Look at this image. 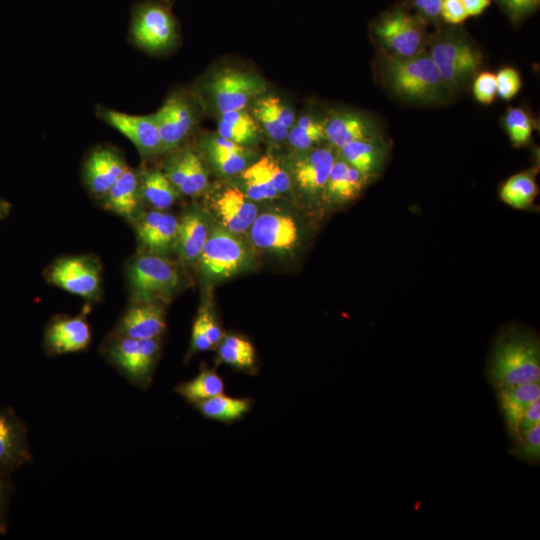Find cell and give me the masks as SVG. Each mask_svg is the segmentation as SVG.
<instances>
[{"label":"cell","mask_w":540,"mask_h":540,"mask_svg":"<svg viewBox=\"0 0 540 540\" xmlns=\"http://www.w3.org/2000/svg\"><path fill=\"white\" fill-rule=\"evenodd\" d=\"M50 281L75 295L93 297L100 286V269L91 258L66 257L57 260L49 271Z\"/></svg>","instance_id":"5bb4252c"},{"label":"cell","mask_w":540,"mask_h":540,"mask_svg":"<svg viewBox=\"0 0 540 540\" xmlns=\"http://www.w3.org/2000/svg\"><path fill=\"white\" fill-rule=\"evenodd\" d=\"M166 330L165 311L159 303H136L121 318L116 335L135 339L160 338Z\"/></svg>","instance_id":"ac0fdd59"},{"label":"cell","mask_w":540,"mask_h":540,"mask_svg":"<svg viewBox=\"0 0 540 540\" xmlns=\"http://www.w3.org/2000/svg\"><path fill=\"white\" fill-rule=\"evenodd\" d=\"M253 244L275 253L292 251L299 242V228L294 218L281 212L259 214L250 228Z\"/></svg>","instance_id":"7c38bea8"},{"label":"cell","mask_w":540,"mask_h":540,"mask_svg":"<svg viewBox=\"0 0 540 540\" xmlns=\"http://www.w3.org/2000/svg\"><path fill=\"white\" fill-rule=\"evenodd\" d=\"M198 260L204 276L217 281L230 278L246 269L250 263V253L236 234L214 224L209 228Z\"/></svg>","instance_id":"ba28073f"},{"label":"cell","mask_w":540,"mask_h":540,"mask_svg":"<svg viewBox=\"0 0 540 540\" xmlns=\"http://www.w3.org/2000/svg\"><path fill=\"white\" fill-rule=\"evenodd\" d=\"M127 167L116 150L101 147L88 156L84 165V179L92 193L104 196Z\"/></svg>","instance_id":"d6986e66"},{"label":"cell","mask_w":540,"mask_h":540,"mask_svg":"<svg viewBox=\"0 0 540 540\" xmlns=\"http://www.w3.org/2000/svg\"><path fill=\"white\" fill-rule=\"evenodd\" d=\"M512 455L528 464H537L540 459V424L515 441Z\"/></svg>","instance_id":"74e56055"},{"label":"cell","mask_w":540,"mask_h":540,"mask_svg":"<svg viewBox=\"0 0 540 540\" xmlns=\"http://www.w3.org/2000/svg\"><path fill=\"white\" fill-rule=\"evenodd\" d=\"M243 192L252 201L274 199L279 193L263 175L256 162L241 172Z\"/></svg>","instance_id":"8d00e7d4"},{"label":"cell","mask_w":540,"mask_h":540,"mask_svg":"<svg viewBox=\"0 0 540 540\" xmlns=\"http://www.w3.org/2000/svg\"><path fill=\"white\" fill-rule=\"evenodd\" d=\"M426 22L405 5L397 4L382 12L370 26L372 36L384 53L411 57L425 51Z\"/></svg>","instance_id":"277c9868"},{"label":"cell","mask_w":540,"mask_h":540,"mask_svg":"<svg viewBox=\"0 0 540 540\" xmlns=\"http://www.w3.org/2000/svg\"><path fill=\"white\" fill-rule=\"evenodd\" d=\"M380 71L385 86L408 102L439 103L451 94L426 50L411 57L382 52Z\"/></svg>","instance_id":"6da1fadb"},{"label":"cell","mask_w":540,"mask_h":540,"mask_svg":"<svg viewBox=\"0 0 540 540\" xmlns=\"http://www.w3.org/2000/svg\"><path fill=\"white\" fill-rule=\"evenodd\" d=\"M201 148L213 168L222 175H235L248 167V147L238 145L218 134L203 137Z\"/></svg>","instance_id":"44dd1931"},{"label":"cell","mask_w":540,"mask_h":540,"mask_svg":"<svg viewBox=\"0 0 540 540\" xmlns=\"http://www.w3.org/2000/svg\"><path fill=\"white\" fill-rule=\"evenodd\" d=\"M504 128L516 147L527 145L533 132V120L521 107H510L504 116Z\"/></svg>","instance_id":"d590c367"},{"label":"cell","mask_w":540,"mask_h":540,"mask_svg":"<svg viewBox=\"0 0 540 540\" xmlns=\"http://www.w3.org/2000/svg\"><path fill=\"white\" fill-rule=\"evenodd\" d=\"M253 116L267 135L276 142H282L287 138L295 121V113L291 107L272 95L256 99Z\"/></svg>","instance_id":"cb8c5ba5"},{"label":"cell","mask_w":540,"mask_h":540,"mask_svg":"<svg viewBox=\"0 0 540 540\" xmlns=\"http://www.w3.org/2000/svg\"><path fill=\"white\" fill-rule=\"evenodd\" d=\"M140 196L156 210L169 208L178 198L179 191L159 169L145 171L139 177Z\"/></svg>","instance_id":"1f68e13d"},{"label":"cell","mask_w":540,"mask_h":540,"mask_svg":"<svg viewBox=\"0 0 540 540\" xmlns=\"http://www.w3.org/2000/svg\"><path fill=\"white\" fill-rule=\"evenodd\" d=\"M253 404L251 397H232L222 393L191 406L208 420L231 425L242 420L251 411Z\"/></svg>","instance_id":"f1b7e54d"},{"label":"cell","mask_w":540,"mask_h":540,"mask_svg":"<svg viewBox=\"0 0 540 540\" xmlns=\"http://www.w3.org/2000/svg\"><path fill=\"white\" fill-rule=\"evenodd\" d=\"M129 33L140 49L156 54L176 43L178 24L166 2L145 0L133 7Z\"/></svg>","instance_id":"8992f818"},{"label":"cell","mask_w":540,"mask_h":540,"mask_svg":"<svg viewBox=\"0 0 540 540\" xmlns=\"http://www.w3.org/2000/svg\"><path fill=\"white\" fill-rule=\"evenodd\" d=\"M206 217L199 209L186 211L179 220L176 245L182 259L188 263L199 259L208 237Z\"/></svg>","instance_id":"484cf974"},{"label":"cell","mask_w":540,"mask_h":540,"mask_svg":"<svg viewBox=\"0 0 540 540\" xmlns=\"http://www.w3.org/2000/svg\"><path fill=\"white\" fill-rule=\"evenodd\" d=\"M266 87V82L257 75L226 69L209 81L207 93L220 114L245 109L265 92Z\"/></svg>","instance_id":"9c48e42d"},{"label":"cell","mask_w":540,"mask_h":540,"mask_svg":"<svg viewBox=\"0 0 540 540\" xmlns=\"http://www.w3.org/2000/svg\"><path fill=\"white\" fill-rule=\"evenodd\" d=\"M286 139L298 151L316 147L326 140L324 123L319 122L312 116L303 115L290 128Z\"/></svg>","instance_id":"836d02e7"},{"label":"cell","mask_w":540,"mask_h":540,"mask_svg":"<svg viewBox=\"0 0 540 540\" xmlns=\"http://www.w3.org/2000/svg\"><path fill=\"white\" fill-rule=\"evenodd\" d=\"M473 94L482 104L492 103L497 94L495 74L488 71L478 73L473 82Z\"/></svg>","instance_id":"7bdbcfd3"},{"label":"cell","mask_w":540,"mask_h":540,"mask_svg":"<svg viewBox=\"0 0 540 540\" xmlns=\"http://www.w3.org/2000/svg\"><path fill=\"white\" fill-rule=\"evenodd\" d=\"M429 43L427 52L451 93L462 88L480 69L482 53L463 29L451 25L440 30Z\"/></svg>","instance_id":"3957f363"},{"label":"cell","mask_w":540,"mask_h":540,"mask_svg":"<svg viewBox=\"0 0 540 540\" xmlns=\"http://www.w3.org/2000/svg\"><path fill=\"white\" fill-rule=\"evenodd\" d=\"M492 0H460L468 17L481 15L491 4Z\"/></svg>","instance_id":"681fc988"},{"label":"cell","mask_w":540,"mask_h":540,"mask_svg":"<svg viewBox=\"0 0 540 540\" xmlns=\"http://www.w3.org/2000/svg\"><path fill=\"white\" fill-rule=\"evenodd\" d=\"M99 117L134 144L142 157L161 154V141L153 114L132 115L106 107L98 109Z\"/></svg>","instance_id":"8fae6325"},{"label":"cell","mask_w":540,"mask_h":540,"mask_svg":"<svg viewBox=\"0 0 540 540\" xmlns=\"http://www.w3.org/2000/svg\"><path fill=\"white\" fill-rule=\"evenodd\" d=\"M537 424H540V398L533 401L525 410L519 421L517 436L514 441L522 437Z\"/></svg>","instance_id":"c3c4849f"},{"label":"cell","mask_w":540,"mask_h":540,"mask_svg":"<svg viewBox=\"0 0 540 540\" xmlns=\"http://www.w3.org/2000/svg\"><path fill=\"white\" fill-rule=\"evenodd\" d=\"M174 390L186 402L192 405L224 393L225 384L223 378L217 373L215 368H210L206 364H202L198 374L194 378L180 382Z\"/></svg>","instance_id":"4dcf8cb0"},{"label":"cell","mask_w":540,"mask_h":540,"mask_svg":"<svg viewBox=\"0 0 540 540\" xmlns=\"http://www.w3.org/2000/svg\"><path fill=\"white\" fill-rule=\"evenodd\" d=\"M184 175L179 193L196 196L204 191L208 178L201 157L193 150H184Z\"/></svg>","instance_id":"e575fe53"},{"label":"cell","mask_w":540,"mask_h":540,"mask_svg":"<svg viewBox=\"0 0 540 540\" xmlns=\"http://www.w3.org/2000/svg\"><path fill=\"white\" fill-rule=\"evenodd\" d=\"M104 196L106 206L110 210L123 217H132L138 208L140 198L137 173L127 167Z\"/></svg>","instance_id":"f546056e"},{"label":"cell","mask_w":540,"mask_h":540,"mask_svg":"<svg viewBox=\"0 0 540 540\" xmlns=\"http://www.w3.org/2000/svg\"><path fill=\"white\" fill-rule=\"evenodd\" d=\"M91 329L84 317L54 320L46 329L44 342L51 354L75 353L88 347Z\"/></svg>","instance_id":"e0dca14e"},{"label":"cell","mask_w":540,"mask_h":540,"mask_svg":"<svg viewBox=\"0 0 540 540\" xmlns=\"http://www.w3.org/2000/svg\"><path fill=\"white\" fill-rule=\"evenodd\" d=\"M261 172L280 194L287 192L291 186L289 174L271 156H264L256 161Z\"/></svg>","instance_id":"f35d334b"},{"label":"cell","mask_w":540,"mask_h":540,"mask_svg":"<svg viewBox=\"0 0 540 540\" xmlns=\"http://www.w3.org/2000/svg\"><path fill=\"white\" fill-rule=\"evenodd\" d=\"M179 220L170 213L152 210L146 213L137 226L141 245L151 253L165 252L176 245Z\"/></svg>","instance_id":"ffe728a7"},{"label":"cell","mask_w":540,"mask_h":540,"mask_svg":"<svg viewBox=\"0 0 540 540\" xmlns=\"http://www.w3.org/2000/svg\"><path fill=\"white\" fill-rule=\"evenodd\" d=\"M339 150V158L370 178L384 164L386 147L377 136L351 142Z\"/></svg>","instance_id":"83f0119b"},{"label":"cell","mask_w":540,"mask_h":540,"mask_svg":"<svg viewBox=\"0 0 540 540\" xmlns=\"http://www.w3.org/2000/svg\"><path fill=\"white\" fill-rule=\"evenodd\" d=\"M538 193L536 171L529 169L512 175L500 188V199L515 209H528Z\"/></svg>","instance_id":"d6a6232c"},{"label":"cell","mask_w":540,"mask_h":540,"mask_svg":"<svg viewBox=\"0 0 540 540\" xmlns=\"http://www.w3.org/2000/svg\"><path fill=\"white\" fill-rule=\"evenodd\" d=\"M32 459L25 423L12 408L0 407V470L12 473Z\"/></svg>","instance_id":"4fadbf2b"},{"label":"cell","mask_w":540,"mask_h":540,"mask_svg":"<svg viewBox=\"0 0 540 540\" xmlns=\"http://www.w3.org/2000/svg\"><path fill=\"white\" fill-rule=\"evenodd\" d=\"M513 25L521 24L534 14L540 0H494Z\"/></svg>","instance_id":"ab89813d"},{"label":"cell","mask_w":540,"mask_h":540,"mask_svg":"<svg viewBox=\"0 0 540 540\" xmlns=\"http://www.w3.org/2000/svg\"><path fill=\"white\" fill-rule=\"evenodd\" d=\"M496 76V92L504 100L512 99L521 89V77L513 67H504Z\"/></svg>","instance_id":"b9f144b4"},{"label":"cell","mask_w":540,"mask_h":540,"mask_svg":"<svg viewBox=\"0 0 540 540\" xmlns=\"http://www.w3.org/2000/svg\"><path fill=\"white\" fill-rule=\"evenodd\" d=\"M293 174L298 187L309 196L324 194L328 176L335 161L328 147H313L300 151Z\"/></svg>","instance_id":"2e32d148"},{"label":"cell","mask_w":540,"mask_h":540,"mask_svg":"<svg viewBox=\"0 0 540 540\" xmlns=\"http://www.w3.org/2000/svg\"><path fill=\"white\" fill-rule=\"evenodd\" d=\"M369 178L341 158H335L324 194L334 203H346L357 198Z\"/></svg>","instance_id":"4316f807"},{"label":"cell","mask_w":540,"mask_h":540,"mask_svg":"<svg viewBox=\"0 0 540 540\" xmlns=\"http://www.w3.org/2000/svg\"><path fill=\"white\" fill-rule=\"evenodd\" d=\"M128 278L136 303L167 302L179 284L176 267L154 253L137 256L130 265Z\"/></svg>","instance_id":"52a82bcc"},{"label":"cell","mask_w":540,"mask_h":540,"mask_svg":"<svg viewBox=\"0 0 540 540\" xmlns=\"http://www.w3.org/2000/svg\"><path fill=\"white\" fill-rule=\"evenodd\" d=\"M2 206H3V205H2V204H0V215L2 214V209H3V207H2Z\"/></svg>","instance_id":"f907efd6"},{"label":"cell","mask_w":540,"mask_h":540,"mask_svg":"<svg viewBox=\"0 0 540 540\" xmlns=\"http://www.w3.org/2000/svg\"><path fill=\"white\" fill-rule=\"evenodd\" d=\"M468 15L460 0H443L440 9V19L447 24L457 26L464 23Z\"/></svg>","instance_id":"f6af8a7d"},{"label":"cell","mask_w":540,"mask_h":540,"mask_svg":"<svg viewBox=\"0 0 540 540\" xmlns=\"http://www.w3.org/2000/svg\"><path fill=\"white\" fill-rule=\"evenodd\" d=\"M210 208L218 224L236 235L249 230L258 216L253 201L236 187H227L217 192L211 198Z\"/></svg>","instance_id":"9a60e30c"},{"label":"cell","mask_w":540,"mask_h":540,"mask_svg":"<svg viewBox=\"0 0 540 540\" xmlns=\"http://www.w3.org/2000/svg\"><path fill=\"white\" fill-rule=\"evenodd\" d=\"M219 119L224 121L231 127L259 139V124L254 118V116L248 113L245 109L220 113Z\"/></svg>","instance_id":"60d3db41"},{"label":"cell","mask_w":540,"mask_h":540,"mask_svg":"<svg viewBox=\"0 0 540 540\" xmlns=\"http://www.w3.org/2000/svg\"><path fill=\"white\" fill-rule=\"evenodd\" d=\"M198 316L201 319L203 327L213 347H216L224 333L221 330L214 312L209 307L204 306L200 309Z\"/></svg>","instance_id":"7dc6e473"},{"label":"cell","mask_w":540,"mask_h":540,"mask_svg":"<svg viewBox=\"0 0 540 540\" xmlns=\"http://www.w3.org/2000/svg\"><path fill=\"white\" fill-rule=\"evenodd\" d=\"M488 379L495 388L540 381V346L529 331L509 329L493 346Z\"/></svg>","instance_id":"7a4b0ae2"},{"label":"cell","mask_w":540,"mask_h":540,"mask_svg":"<svg viewBox=\"0 0 540 540\" xmlns=\"http://www.w3.org/2000/svg\"><path fill=\"white\" fill-rule=\"evenodd\" d=\"M324 131L326 140L338 149L357 140L378 136L374 123L354 112L334 113L324 123Z\"/></svg>","instance_id":"7402d4cb"},{"label":"cell","mask_w":540,"mask_h":540,"mask_svg":"<svg viewBox=\"0 0 540 540\" xmlns=\"http://www.w3.org/2000/svg\"><path fill=\"white\" fill-rule=\"evenodd\" d=\"M13 484L11 473L0 470V534L5 535L8 529V511L12 497Z\"/></svg>","instance_id":"ee69618b"},{"label":"cell","mask_w":540,"mask_h":540,"mask_svg":"<svg viewBox=\"0 0 540 540\" xmlns=\"http://www.w3.org/2000/svg\"><path fill=\"white\" fill-rule=\"evenodd\" d=\"M506 428L515 440L519 421L528 406L540 398V381L496 388Z\"/></svg>","instance_id":"603a6c76"},{"label":"cell","mask_w":540,"mask_h":540,"mask_svg":"<svg viewBox=\"0 0 540 540\" xmlns=\"http://www.w3.org/2000/svg\"><path fill=\"white\" fill-rule=\"evenodd\" d=\"M217 347L216 364H226L238 372L255 375L259 359L253 343L239 333L223 334Z\"/></svg>","instance_id":"d4e9b609"},{"label":"cell","mask_w":540,"mask_h":540,"mask_svg":"<svg viewBox=\"0 0 540 540\" xmlns=\"http://www.w3.org/2000/svg\"><path fill=\"white\" fill-rule=\"evenodd\" d=\"M153 116L160 135L161 154L176 149L196 122L193 106L182 92H173Z\"/></svg>","instance_id":"30bf717a"},{"label":"cell","mask_w":540,"mask_h":540,"mask_svg":"<svg viewBox=\"0 0 540 540\" xmlns=\"http://www.w3.org/2000/svg\"><path fill=\"white\" fill-rule=\"evenodd\" d=\"M443 0H409V4L426 23H437L440 20V9Z\"/></svg>","instance_id":"bcb514c9"},{"label":"cell","mask_w":540,"mask_h":540,"mask_svg":"<svg viewBox=\"0 0 540 540\" xmlns=\"http://www.w3.org/2000/svg\"><path fill=\"white\" fill-rule=\"evenodd\" d=\"M159 338L135 339L115 335L104 349L109 362L135 387L147 390L159 359Z\"/></svg>","instance_id":"5b68a950"}]
</instances>
